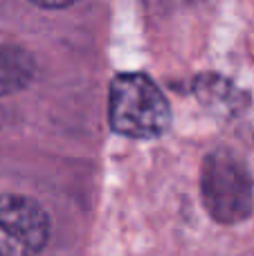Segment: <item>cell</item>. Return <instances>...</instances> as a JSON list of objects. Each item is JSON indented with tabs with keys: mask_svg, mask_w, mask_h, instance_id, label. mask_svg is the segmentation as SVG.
I'll return each instance as SVG.
<instances>
[{
	"mask_svg": "<svg viewBox=\"0 0 254 256\" xmlns=\"http://www.w3.org/2000/svg\"><path fill=\"white\" fill-rule=\"evenodd\" d=\"M200 196L207 214L220 225H238L254 212V180L236 153L216 148L202 162Z\"/></svg>",
	"mask_w": 254,
	"mask_h": 256,
	"instance_id": "7a4b0ae2",
	"label": "cell"
},
{
	"mask_svg": "<svg viewBox=\"0 0 254 256\" xmlns=\"http://www.w3.org/2000/svg\"><path fill=\"white\" fill-rule=\"evenodd\" d=\"M30 2L40 9H66L70 4L79 2V0H30Z\"/></svg>",
	"mask_w": 254,
	"mask_h": 256,
	"instance_id": "5b68a950",
	"label": "cell"
},
{
	"mask_svg": "<svg viewBox=\"0 0 254 256\" xmlns=\"http://www.w3.org/2000/svg\"><path fill=\"white\" fill-rule=\"evenodd\" d=\"M108 122L117 135L153 140L171 126V106L162 88L144 72H122L108 90Z\"/></svg>",
	"mask_w": 254,
	"mask_h": 256,
	"instance_id": "6da1fadb",
	"label": "cell"
},
{
	"mask_svg": "<svg viewBox=\"0 0 254 256\" xmlns=\"http://www.w3.org/2000/svg\"><path fill=\"white\" fill-rule=\"evenodd\" d=\"M36 61L18 45L0 43V97L25 90L34 81Z\"/></svg>",
	"mask_w": 254,
	"mask_h": 256,
	"instance_id": "277c9868",
	"label": "cell"
},
{
	"mask_svg": "<svg viewBox=\"0 0 254 256\" xmlns=\"http://www.w3.org/2000/svg\"><path fill=\"white\" fill-rule=\"evenodd\" d=\"M2 4H4V0H0V12H2Z\"/></svg>",
	"mask_w": 254,
	"mask_h": 256,
	"instance_id": "8992f818",
	"label": "cell"
},
{
	"mask_svg": "<svg viewBox=\"0 0 254 256\" xmlns=\"http://www.w3.org/2000/svg\"><path fill=\"white\" fill-rule=\"evenodd\" d=\"M50 238V216L27 196H0V256H38Z\"/></svg>",
	"mask_w": 254,
	"mask_h": 256,
	"instance_id": "3957f363",
	"label": "cell"
}]
</instances>
